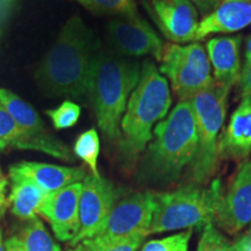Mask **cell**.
Here are the masks:
<instances>
[{
    "instance_id": "cell-1",
    "label": "cell",
    "mask_w": 251,
    "mask_h": 251,
    "mask_svg": "<svg viewBox=\"0 0 251 251\" xmlns=\"http://www.w3.org/2000/svg\"><path fill=\"white\" fill-rule=\"evenodd\" d=\"M97 43L79 17H72L36 69V83L54 97L81 98L87 94Z\"/></svg>"
},
{
    "instance_id": "cell-29",
    "label": "cell",
    "mask_w": 251,
    "mask_h": 251,
    "mask_svg": "<svg viewBox=\"0 0 251 251\" xmlns=\"http://www.w3.org/2000/svg\"><path fill=\"white\" fill-rule=\"evenodd\" d=\"M18 0H0V35L13 14Z\"/></svg>"
},
{
    "instance_id": "cell-19",
    "label": "cell",
    "mask_w": 251,
    "mask_h": 251,
    "mask_svg": "<svg viewBox=\"0 0 251 251\" xmlns=\"http://www.w3.org/2000/svg\"><path fill=\"white\" fill-rule=\"evenodd\" d=\"M9 180L11 194L7 198V203L11 206L12 213L23 221L35 218L48 193L29 178L12 170H9Z\"/></svg>"
},
{
    "instance_id": "cell-32",
    "label": "cell",
    "mask_w": 251,
    "mask_h": 251,
    "mask_svg": "<svg viewBox=\"0 0 251 251\" xmlns=\"http://www.w3.org/2000/svg\"><path fill=\"white\" fill-rule=\"evenodd\" d=\"M7 184L8 180L2 174L1 169H0V206H8L7 198H6V191H7Z\"/></svg>"
},
{
    "instance_id": "cell-21",
    "label": "cell",
    "mask_w": 251,
    "mask_h": 251,
    "mask_svg": "<svg viewBox=\"0 0 251 251\" xmlns=\"http://www.w3.org/2000/svg\"><path fill=\"white\" fill-rule=\"evenodd\" d=\"M17 236L21 240L26 251H61L59 244L55 242L37 216L28 220Z\"/></svg>"
},
{
    "instance_id": "cell-33",
    "label": "cell",
    "mask_w": 251,
    "mask_h": 251,
    "mask_svg": "<svg viewBox=\"0 0 251 251\" xmlns=\"http://www.w3.org/2000/svg\"><path fill=\"white\" fill-rule=\"evenodd\" d=\"M6 251H26L23 242L18 236L9 237L5 243Z\"/></svg>"
},
{
    "instance_id": "cell-15",
    "label": "cell",
    "mask_w": 251,
    "mask_h": 251,
    "mask_svg": "<svg viewBox=\"0 0 251 251\" xmlns=\"http://www.w3.org/2000/svg\"><path fill=\"white\" fill-rule=\"evenodd\" d=\"M219 159L243 162L251 153V97L243 98L220 135Z\"/></svg>"
},
{
    "instance_id": "cell-4",
    "label": "cell",
    "mask_w": 251,
    "mask_h": 251,
    "mask_svg": "<svg viewBox=\"0 0 251 251\" xmlns=\"http://www.w3.org/2000/svg\"><path fill=\"white\" fill-rule=\"evenodd\" d=\"M172 103L168 80L149 59L141 67L139 83L128 100L121 121L120 153L133 165L152 139L155 126L164 120Z\"/></svg>"
},
{
    "instance_id": "cell-25",
    "label": "cell",
    "mask_w": 251,
    "mask_h": 251,
    "mask_svg": "<svg viewBox=\"0 0 251 251\" xmlns=\"http://www.w3.org/2000/svg\"><path fill=\"white\" fill-rule=\"evenodd\" d=\"M193 229H186L181 233L174 234L171 236L152 240L144 244L141 251H188Z\"/></svg>"
},
{
    "instance_id": "cell-20",
    "label": "cell",
    "mask_w": 251,
    "mask_h": 251,
    "mask_svg": "<svg viewBox=\"0 0 251 251\" xmlns=\"http://www.w3.org/2000/svg\"><path fill=\"white\" fill-rule=\"evenodd\" d=\"M7 148L35 150L46 153L45 147L25 133L0 103V150L2 151Z\"/></svg>"
},
{
    "instance_id": "cell-5",
    "label": "cell",
    "mask_w": 251,
    "mask_h": 251,
    "mask_svg": "<svg viewBox=\"0 0 251 251\" xmlns=\"http://www.w3.org/2000/svg\"><path fill=\"white\" fill-rule=\"evenodd\" d=\"M224 188L221 181L215 179L209 186L190 183L168 192L155 193L156 208L149 234L203 229L207 225H214Z\"/></svg>"
},
{
    "instance_id": "cell-10",
    "label": "cell",
    "mask_w": 251,
    "mask_h": 251,
    "mask_svg": "<svg viewBox=\"0 0 251 251\" xmlns=\"http://www.w3.org/2000/svg\"><path fill=\"white\" fill-rule=\"evenodd\" d=\"M107 35L117 54L125 57L151 56L161 62L164 45L148 21L135 17L113 19L107 25Z\"/></svg>"
},
{
    "instance_id": "cell-30",
    "label": "cell",
    "mask_w": 251,
    "mask_h": 251,
    "mask_svg": "<svg viewBox=\"0 0 251 251\" xmlns=\"http://www.w3.org/2000/svg\"><path fill=\"white\" fill-rule=\"evenodd\" d=\"M203 17L212 13L215 8H218L222 4L224 0H190Z\"/></svg>"
},
{
    "instance_id": "cell-36",
    "label": "cell",
    "mask_w": 251,
    "mask_h": 251,
    "mask_svg": "<svg viewBox=\"0 0 251 251\" xmlns=\"http://www.w3.org/2000/svg\"><path fill=\"white\" fill-rule=\"evenodd\" d=\"M5 209H6V206H0V218H1V216L4 215Z\"/></svg>"
},
{
    "instance_id": "cell-18",
    "label": "cell",
    "mask_w": 251,
    "mask_h": 251,
    "mask_svg": "<svg viewBox=\"0 0 251 251\" xmlns=\"http://www.w3.org/2000/svg\"><path fill=\"white\" fill-rule=\"evenodd\" d=\"M9 170L29 178L45 191L52 193L86 178L84 168H70L39 162H20L12 165Z\"/></svg>"
},
{
    "instance_id": "cell-27",
    "label": "cell",
    "mask_w": 251,
    "mask_h": 251,
    "mask_svg": "<svg viewBox=\"0 0 251 251\" xmlns=\"http://www.w3.org/2000/svg\"><path fill=\"white\" fill-rule=\"evenodd\" d=\"M146 237L147 235L137 234L112 243H97L92 238H89V240L83 241L80 243H83L86 251H136Z\"/></svg>"
},
{
    "instance_id": "cell-6",
    "label": "cell",
    "mask_w": 251,
    "mask_h": 251,
    "mask_svg": "<svg viewBox=\"0 0 251 251\" xmlns=\"http://www.w3.org/2000/svg\"><path fill=\"white\" fill-rule=\"evenodd\" d=\"M230 89L215 81L190 100L197 122L198 146L188 166L191 183L206 185L213 179L219 164V139L228 108Z\"/></svg>"
},
{
    "instance_id": "cell-2",
    "label": "cell",
    "mask_w": 251,
    "mask_h": 251,
    "mask_svg": "<svg viewBox=\"0 0 251 251\" xmlns=\"http://www.w3.org/2000/svg\"><path fill=\"white\" fill-rule=\"evenodd\" d=\"M197 146V122L192 105L191 101H179L153 128L152 139L140 164V179L155 185L175 183L192 163Z\"/></svg>"
},
{
    "instance_id": "cell-7",
    "label": "cell",
    "mask_w": 251,
    "mask_h": 251,
    "mask_svg": "<svg viewBox=\"0 0 251 251\" xmlns=\"http://www.w3.org/2000/svg\"><path fill=\"white\" fill-rule=\"evenodd\" d=\"M159 71L170 81L180 101H190L214 83L205 47L197 42L164 46Z\"/></svg>"
},
{
    "instance_id": "cell-37",
    "label": "cell",
    "mask_w": 251,
    "mask_h": 251,
    "mask_svg": "<svg viewBox=\"0 0 251 251\" xmlns=\"http://www.w3.org/2000/svg\"><path fill=\"white\" fill-rule=\"evenodd\" d=\"M0 251H6V248L4 246V243H2L1 238H0Z\"/></svg>"
},
{
    "instance_id": "cell-16",
    "label": "cell",
    "mask_w": 251,
    "mask_h": 251,
    "mask_svg": "<svg viewBox=\"0 0 251 251\" xmlns=\"http://www.w3.org/2000/svg\"><path fill=\"white\" fill-rule=\"evenodd\" d=\"M241 42L242 37L219 36L207 42V56L213 68V79L219 85L231 89L241 75Z\"/></svg>"
},
{
    "instance_id": "cell-31",
    "label": "cell",
    "mask_w": 251,
    "mask_h": 251,
    "mask_svg": "<svg viewBox=\"0 0 251 251\" xmlns=\"http://www.w3.org/2000/svg\"><path fill=\"white\" fill-rule=\"evenodd\" d=\"M233 251H251V228L234 241Z\"/></svg>"
},
{
    "instance_id": "cell-12",
    "label": "cell",
    "mask_w": 251,
    "mask_h": 251,
    "mask_svg": "<svg viewBox=\"0 0 251 251\" xmlns=\"http://www.w3.org/2000/svg\"><path fill=\"white\" fill-rule=\"evenodd\" d=\"M0 103L25 133L45 147L46 153L65 162L75 161L74 153L67 144L46 130L42 119L30 103L6 89H0Z\"/></svg>"
},
{
    "instance_id": "cell-26",
    "label": "cell",
    "mask_w": 251,
    "mask_h": 251,
    "mask_svg": "<svg viewBox=\"0 0 251 251\" xmlns=\"http://www.w3.org/2000/svg\"><path fill=\"white\" fill-rule=\"evenodd\" d=\"M197 251H233V244L214 225H207L202 229L201 237L198 242Z\"/></svg>"
},
{
    "instance_id": "cell-22",
    "label": "cell",
    "mask_w": 251,
    "mask_h": 251,
    "mask_svg": "<svg viewBox=\"0 0 251 251\" xmlns=\"http://www.w3.org/2000/svg\"><path fill=\"white\" fill-rule=\"evenodd\" d=\"M74 152L90 168L91 175L99 177L98 158L100 153V139L96 128L81 133L74 146Z\"/></svg>"
},
{
    "instance_id": "cell-39",
    "label": "cell",
    "mask_w": 251,
    "mask_h": 251,
    "mask_svg": "<svg viewBox=\"0 0 251 251\" xmlns=\"http://www.w3.org/2000/svg\"><path fill=\"white\" fill-rule=\"evenodd\" d=\"M224 1H230V0H224Z\"/></svg>"
},
{
    "instance_id": "cell-28",
    "label": "cell",
    "mask_w": 251,
    "mask_h": 251,
    "mask_svg": "<svg viewBox=\"0 0 251 251\" xmlns=\"http://www.w3.org/2000/svg\"><path fill=\"white\" fill-rule=\"evenodd\" d=\"M238 90L242 98L251 97V62H246L241 69L240 79H238Z\"/></svg>"
},
{
    "instance_id": "cell-17",
    "label": "cell",
    "mask_w": 251,
    "mask_h": 251,
    "mask_svg": "<svg viewBox=\"0 0 251 251\" xmlns=\"http://www.w3.org/2000/svg\"><path fill=\"white\" fill-rule=\"evenodd\" d=\"M251 25V0L222 1L212 13L205 15L198 26L194 42L213 34H230Z\"/></svg>"
},
{
    "instance_id": "cell-9",
    "label": "cell",
    "mask_w": 251,
    "mask_h": 251,
    "mask_svg": "<svg viewBox=\"0 0 251 251\" xmlns=\"http://www.w3.org/2000/svg\"><path fill=\"white\" fill-rule=\"evenodd\" d=\"M120 199V191L106 178L90 175L83 181L79 199V231L71 247L96 236Z\"/></svg>"
},
{
    "instance_id": "cell-3",
    "label": "cell",
    "mask_w": 251,
    "mask_h": 251,
    "mask_svg": "<svg viewBox=\"0 0 251 251\" xmlns=\"http://www.w3.org/2000/svg\"><path fill=\"white\" fill-rule=\"evenodd\" d=\"M140 75V63L135 59L106 50H98L94 55L87 96L108 143H119L121 139L122 118Z\"/></svg>"
},
{
    "instance_id": "cell-34",
    "label": "cell",
    "mask_w": 251,
    "mask_h": 251,
    "mask_svg": "<svg viewBox=\"0 0 251 251\" xmlns=\"http://www.w3.org/2000/svg\"><path fill=\"white\" fill-rule=\"evenodd\" d=\"M246 62H251V36L248 37L246 46Z\"/></svg>"
},
{
    "instance_id": "cell-35",
    "label": "cell",
    "mask_w": 251,
    "mask_h": 251,
    "mask_svg": "<svg viewBox=\"0 0 251 251\" xmlns=\"http://www.w3.org/2000/svg\"><path fill=\"white\" fill-rule=\"evenodd\" d=\"M67 251H86V249L84 248L83 243H79V244H77V246L70 248V249L67 250Z\"/></svg>"
},
{
    "instance_id": "cell-38",
    "label": "cell",
    "mask_w": 251,
    "mask_h": 251,
    "mask_svg": "<svg viewBox=\"0 0 251 251\" xmlns=\"http://www.w3.org/2000/svg\"><path fill=\"white\" fill-rule=\"evenodd\" d=\"M0 238H1V231H0Z\"/></svg>"
},
{
    "instance_id": "cell-24",
    "label": "cell",
    "mask_w": 251,
    "mask_h": 251,
    "mask_svg": "<svg viewBox=\"0 0 251 251\" xmlns=\"http://www.w3.org/2000/svg\"><path fill=\"white\" fill-rule=\"evenodd\" d=\"M80 107L72 101H63L58 107L48 109L46 114L48 115L52 126L57 130L69 129L77 124L80 118Z\"/></svg>"
},
{
    "instance_id": "cell-11",
    "label": "cell",
    "mask_w": 251,
    "mask_h": 251,
    "mask_svg": "<svg viewBox=\"0 0 251 251\" xmlns=\"http://www.w3.org/2000/svg\"><path fill=\"white\" fill-rule=\"evenodd\" d=\"M214 224L230 235L251 224V159L238 165L227 188H224Z\"/></svg>"
},
{
    "instance_id": "cell-8",
    "label": "cell",
    "mask_w": 251,
    "mask_h": 251,
    "mask_svg": "<svg viewBox=\"0 0 251 251\" xmlns=\"http://www.w3.org/2000/svg\"><path fill=\"white\" fill-rule=\"evenodd\" d=\"M155 208V193L146 191L127 194L118 200L103 227L92 240L105 244L118 242L137 234L148 236Z\"/></svg>"
},
{
    "instance_id": "cell-23",
    "label": "cell",
    "mask_w": 251,
    "mask_h": 251,
    "mask_svg": "<svg viewBox=\"0 0 251 251\" xmlns=\"http://www.w3.org/2000/svg\"><path fill=\"white\" fill-rule=\"evenodd\" d=\"M91 12L99 14L135 17L137 7L135 0H76Z\"/></svg>"
},
{
    "instance_id": "cell-13",
    "label": "cell",
    "mask_w": 251,
    "mask_h": 251,
    "mask_svg": "<svg viewBox=\"0 0 251 251\" xmlns=\"http://www.w3.org/2000/svg\"><path fill=\"white\" fill-rule=\"evenodd\" d=\"M146 7L169 41L176 45L193 42L199 15L190 0H151Z\"/></svg>"
},
{
    "instance_id": "cell-14",
    "label": "cell",
    "mask_w": 251,
    "mask_h": 251,
    "mask_svg": "<svg viewBox=\"0 0 251 251\" xmlns=\"http://www.w3.org/2000/svg\"><path fill=\"white\" fill-rule=\"evenodd\" d=\"M83 184L75 183L56 192L48 193L39 213L51 226L59 241L74 240L79 231V199Z\"/></svg>"
}]
</instances>
